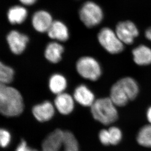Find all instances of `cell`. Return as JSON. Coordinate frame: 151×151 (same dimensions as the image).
<instances>
[{"instance_id":"cell-1","label":"cell","mask_w":151,"mask_h":151,"mask_svg":"<svg viewBox=\"0 0 151 151\" xmlns=\"http://www.w3.org/2000/svg\"><path fill=\"white\" fill-rule=\"evenodd\" d=\"M24 104L20 92L13 87L1 84L0 111L7 117L17 116L23 113Z\"/></svg>"},{"instance_id":"cell-2","label":"cell","mask_w":151,"mask_h":151,"mask_svg":"<svg viewBox=\"0 0 151 151\" xmlns=\"http://www.w3.org/2000/svg\"><path fill=\"white\" fill-rule=\"evenodd\" d=\"M42 151H79L78 143L73 133L56 129L43 140Z\"/></svg>"},{"instance_id":"cell-3","label":"cell","mask_w":151,"mask_h":151,"mask_svg":"<svg viewBox=\"0 0 151 151\" xmlns=\"http://www.w3.org/2000/svg\"><path fill=\"white\" fill-rule=\"evenodd\" d=\"M138 93L139 87L137 82L131 77H125L112 86L110 98L116 106L123 107L129 101L134 100Z\"/></svg>"},{"instance_id":"cell-4","label":"cell","mask_w":151,"mask_h":151,"mask_svg":"<svg viewBox=\"0 0 151 151\" xmlns=\"http://www.w3.org/2000/svg\"><path fill=\"white\" fill-rule=\"evenodd\" d=\"M91 107L93 118L103 125H110L118 119V111L116 106L110 98L96 100Z\"/></svg>"},{"instance_id":"cell-5","label":"cell","mask_w":151,"mask_h":151,"mask_svg":"<svg viewBox=\"0 0 151 151\" xmlns=\"http://www.w3.org/2000/svg\"><path fill=\"white\" fill-rule=\"evenodd\" d=\"M79 74L84 78L96 81L101 75V68L99 62L93 57L84 56L77 61L76 65Z\"/></svg>"},{"instance_id":"cell-6","label":"cell","mask_w":151,"mask_h":151,"mask_svg":"<svg viewBox=\"0 0 151 151\" xmlns=\"http://www.w3.org/2000/svg\"><path fill=\"white\" fill-rule=\"evenodd\" d=\"M79 17L87 27L91 28L101 23L103 13L99 5L93 1H87L80 9Z\"/></svg>"},{"instance_id":"cell-7","label":"cell","mask_w":151,"mask_h":151,"mask_svg":"<svg viewBox=\"0 0 151 151\" xmlns=\"http://www.w3.org/2000/svg\"><path fill=\"white\" fill-rule=\"evenodd\" d=\"M98 40L101 46L111 54L121 52L124 49L123 43L116 32L108 27L103 28L98 34Z\"/></svg>"},{"instance_id":"cell-8","label":"cell","mask_w":151,"mask_h":151,"mask_svg":"<svg viewBox=\"0 0 151 151\" xmlns=\"http://www.w3.org/2000/svg\"><path fill=\"white\" fill-rule=\"evenodd\" d=\"M116 33L123 44H132L135 38L138 36L139 32L134 23L130 21L121 22L116 27Z\"/></svg>"},{"instance_id":"cell-9","label":"cell","mask_w":151,"mask_h":151,"mask_svg":"<svg viewBox=\"0 0 151 151\" xmlns=\"http://www.w3.org/2000/svg\"><path fill=\"white\" fill-rule=\"evenodd\" d=\"M10 50L15 54H21L26 49L29 42V37L17 30H12L6 37Z\"/></svg>"},{"instance_id":"cell-10","label":"cell","mask_w":151,"mask_h":151,"mask_svg":"<svg viewBox=\"0 0 151 151\" xmlns=\"http://www.w3.org/2000/svg\"><path fill=\"white\" fill-rule=\"evenodd\" d=\"M53 22L51 15L44 10L36 12L32 18V24L34 29L41 33L47 32Z\"/></svg>"},{"instance_id":"cell-11","label":"cell","mask_w":151,"mask_h":151,"mask_svg":"<svg viewBox=\"0 0 151 151\" xmlns=\"http://www.w3.org/2000/svg\"><path fill=\"white\" fill-rule=\"evenodd\" d=\"M32 111L34 117L38 121L44 122L52 118L55 113V109L50 102L46 101L34 106Z\"/></svg>"},{"instance_id":"cell-12","label":"cell","mask_w":151,"mask_h":151,"mask_svg":"<svg viewBox=\"0 0 151 151\" xmlns=\"http://www.w3.org/2000/svg\"><path fill=\"white\" fill-rule=\"evenodd\" d=\"M54 105L60 114L68 115L73 110L74 100L70 94L67 93H63L57 95L54 100Z\"/></svg>"},{"instance_id":"cell-13","label":"cell","mask_w":151,"mask_h":151,"mask_svg":"<svg viewBox=\"0 0 151 151\" xmlns=\"http://www.w3.org/2000/svg\"><path fill=\"white\" fill-rule=\"evenodd\" d=\"M73 97L77 102L85 107H91L96 100L93 92L84 85L79 86L76 88Z\"/></svg>"},{"instance_id":"cell-14","label":"cell","mask_w":151,"mask_h":151,"mask_svg":"<svg viewBox=\"0 0 151 151\" xmlns=\"http://www.w3.org/2000/svg\"><path fill=\"white\" fill-rule=\"evenodd\" d=\"M47 32L50 38L59 41H66L69 38L67 27L64 23L59 21H53Z\"/></svg>"},{"instance_id":"cell-15","label":"cell","mask_w":151,"mask_h":151,"mask_svg":"<svg viewBox=\"0 0 151 151\" xmlns=\"http://www.w3.org/2000/svg\"><path fill=\"white\" fill-rule=\"evenodd\" d=\"M134 60L140 66L148 65L151 63V49L145 45H140L132 51Z\"/></svg>"},{"instance_id":"cell-16","label":"cell","mask_w":151,"mask_h":151,"mask_svg":"<svg viewBox=\"0 0 151 151\" xmlns=\"http://www.w3.org/2000/svg\"><path fill=\"white\" fill-rule=\"evenodd\" d=\"M64 49L63 46L57 42H51L47 45L45 51V56L51 63H58L62 59Z\"/></svg>"},{"instance_id":"cell-17","label":"cell","mask_w":151,"mask_h":151,"mask_svg":"<svg viewBox=\"0 0 151 151\" xmlns=\"http://www.w3.org/2000/svg\"><path fill=\"white\" fill-rule=\"evenodd\" d=\"M27 15V10L21 6H12L7 12L8 20L12 24H21L25 21Z\"/></svg>"},{"instance_id":"cell-18","label":"cell","mask_w":151,"mask_h":151,"mask_svg":"<svg viewBox=\"0 0 151 151\" xmlns=\"http://www.w3.org/2000/svg\"><path fill=\"white\" fill-rule=\"evenodd\" d=\"M67 87V82L65 77L61 74H54L49 80V88L54 94L63 93Z\"/></svg>"},{"instance_id":"cell-19","label":"cell","mask_w":151,"mask_h":151,"mask_svg":"<svg viewBox=\"0 0 151 151\" xmlns=\"http://www.w3.org/2000/svg\"><path fill=\"white\" fill-rule=\"evenodd\" d=\"M137 141L143 147L151 148V124L141 128L137 135Z\"/></svg>"},{"instance_id":"cell-20","label":"cell","mask_w":151,"mask_h":151,"mask_svg":"<svg viewBox=\"0 0 151 151\" xmlns=\"http://www.w3.org/2000/svg\"><path fill=\"white\" fill-rule=\"evenodd\" d=\"M14 75V70L2 62L0 63V81L1 84L7 85L13 81Z\"/></svg>"},{"instance_id":"cell-21","label":"cell","mask_w":151,"mask_h":151,"mask_svg":"<svg viewBox=\"0 0 151 151\" xmlns=\"http://www.w3.org/2000/svg\"><path fill=\"white\" fill-rule=\"evenodd\" d=\"M110 134L111 145H116L121 141L122 138V134L121 130L118 127H110L108 129Z\"/></svg>"},{"instance_id":"cell-22","label":"cell","mask_w":151,"mask_h":151,"mask_svg":"<svg viewBox=\"0 0 151 151\" xmlns=\"http://www.w3.org/2000/svg\"><path fill=\"white\" fill-rule=\"evenodd\" d=\"M11 135L8 131L1 129L0 131V144L1 147L6 148L9 145L11 141Z\"/></svg>"},{"instance_id":"cell-23","label":"cell","mask_w":151,"mask_h":151,"mask_svg":"<svg viewBox=\"0 0 151 151\" xmlns=\"http://www.w3.org/2000/svg\"><path fill=\"white\" fill-rule=\"evenodd\" d=\"M99 138L101 143L104 145H111L110 134L108 130L103 129L101 130L99 134Z\"/></svg>"},{"instance_id":"cell-24","label":"cell","mask_w":151,"mask_h":151,"mask_svg":"<svg viewBox=\"0 0 151 151\" xmlns=\"http://www.w3.org/2000/svg\"><path fill=\"white\" fill-rule=\"evenodd\" d=\"M15 151H39L38 150L32 148L27 145V143L24 140H22L21 142L17 146Z\"/></svg>"},{"instance_id":"cell-25","label":"cell","mask_w":151,"mask_h":151,"mask_svg":"<svg viewBox=\"0 0 151 151\" xmlns=\"http://www.w3.org/2000/svg\"><path fill=\"white\" fill-rule=\"evenodd\" d=\"M21 3L26 6H31L35 3L36 0H19Z\"/></svg>"},{"instance_id":"cell-26","label":"cell","mask_w":151,"mask_h":151,"mask_svg":"<svg viewBox=\"0 0 151 151\" xmlns=\"http://www.w3.org/2000/svg\"><path fill=\"white\" fill-rule=\"evenodd\" d=\"M145 36L148 40L151 41V27L146 31Z\"/></svg>"},{"instance_id":"cell-27","label":"cell","mask_w":151,"mask_h":151,"mask_svg":"<svg viewBox=\"0 0 151 151\" xmlns=\"http://www.w3.org/2000/svg\"><path fill=\"white\" fill-rule=\"evenodd\" d=\"M147 118L149 122L150 123V124H151V107L147 110Z\"/></svg>"}]
</instances>
